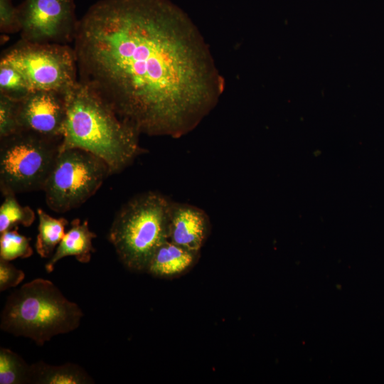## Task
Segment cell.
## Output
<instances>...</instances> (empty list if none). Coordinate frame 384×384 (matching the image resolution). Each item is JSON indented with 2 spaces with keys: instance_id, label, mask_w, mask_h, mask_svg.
<instances>
[{
  "instance_id": "6da1fadb",
  "label": "cell",
  "mask_w": 384,
  "mask_h": 384,
  "mask_svg": "<svg viewBox=\"0 0 384 384\" xmlns=\"http://www.w3.org/2000/svg\"><path fill=\"white\" fill-rule=\"evenodd\" d=\"M73 49L78 80L140 134H187L223 90L197 26L169 0L97 1L78 21Z\"/></svg>"
},
{
  "instance_id": "7a4b0ae2",
  "label": "cell",
  "mask_w": 384,
  "mask_h": 384,
  "mask_svg": "<svg viewBox=\"0 0 384 384\" xmlns=\"http://www.w3.org/2000/svg\"><path fill=\"white\" fill-rule=\"evenodd\" d=\"M66 116L60 150L78 148L102 159L111 174L144 152L140 132L122 119L93 90L79 80L65 92Z\"/></svg>"
},
{
  "instance_id": "3957f363",
  "label": "cell",
  "mask_w": 384,
  "mask_h": 384,
  "mask_svg": "<svg viewBox=\"0 0 384 384\" xmlns=\"http://www.w3.org/2000/svg\"><path fill=\"white\" fill-rule=\"evenodd\" d=\"M83 316L50 280L36 278L14 291L1 314V329L43 346L53 336L76 329Z\"/></svg>"
},
{
  "instance_id": "277c9868",
  "label": "cell",
  "mask_w": 384,
  "mask_h": 384,
  "mask_svg": "<svg viewBox=\"0 0 384 384\" xmlns=\"http://www.w3.org/2000/svg\"><path fill=\"white\" fill-rule=\"evenodd\" d=\"M172 201L154 191L138 194L117 213L108 239L129 270L145 272L156 250L169 240Z\"/></svg>"
},
{
  "instance_id": "5b68a950",
  "label": "cell",
  "mask_w": 384,
  "mask_h": 384,
  "mask_svg": "<svg viewBox=\"0 0 384 384\" xmlns=\"http://www.w3.org/2000/svg\"><path fill=\"white\" fill-rule=\"evenodd\" d=\"M61 139L20 131L1 139L3 196L43 190L60 151Z\"/></svg>"
},
{
  "instance_id": "8992f818",
  "label": "cell",
  "mask_w": 384,
  "mask_h": 384,
  "mask_svg": "<svg viewBox=\"0 0 384 384\" xmlns=\"http://www.w3.org/2000/svg\"><path fill=\"white\" fill-rule=\"evenodd\" d=\"M111 174L107 164L78 148L60 150L43 191L47 206L65 213L87 201Z\"/></svg>"
},
{
  "instance_id": "52a82bcc",
  "label": "cell",
  "mask_w": 384,
  "mask_h": 384,
  "mask_svg": "<svg viewBox=\"0 0 384 384\" xmlns=\"http://www.w3.org/2000/svg\"><path fill=\"white\" fill-rule=\"evenodd\" d=\"M1 58L24 75L32 90L65 93L78 81L75 51L68 44L21 40L4 53Z\"/></svg>"
},
{
  "instance_id": "ba28073f",
  "label": "cell",
  "mask_w": 384,
  "mask_h": 384,
  "mask_svg": "<svg viewBox=\"0 0 384 384\" xmlns=\"http://www.w3.org/2000/svg\"><path fill=\"white\" fill-rule=\"evenodd\" d=\"M17 9L22 41L73 43L79 21L74 0H23Z\"/></svg>"
},
{
  "instance_id": "9c48e42d",
  "label": "cell",
  "mask_w": 384,
  "mask_h": 384,
  "mask_svg": "<svg viewBox=\"0 0 384 384\" xmlns=\"http://www.w3.org/2000/svg\"><path fill=\"white\" fill-rule=\"evenodd\" d=\"M65 93L32 90L18 102L19 132L62 139L66 116Z\"/></svg>"
},
{
  "instance_id": "30bf717a",
  "label": "cell",
  "mask_w": 384,
  "mask_h": 384,
  "mask_svg": "<svg viewBox=\"0 0 384 384\" xmlns=\"http://www.w3.org/2000/svg\"><path fill=\"white\" fill-rule=\"evenodd\" d=\"M211 229L208 215L201 208L172 201L169 240L194 252H201Z\"/></svg>"
},
{
  "instance_id": "8fae6325",
  "label": "cell",
  "mask_w": 384,
  "mask_h": 384,
  "mask_svg": "<svg viewBox=\"0 0 384 384\" xmlns=\"http://www.w3.org/2000/svg\"><path fill=\"white\" fill-rule=\"evenodd\" d=\"M199 257L200 252L167 240L156 250L145 272L161 279L176 278L191 270Z\"/></svg>"
},
{
  "instance_id": "7c38bea8",
  "label": "cell",
  "mask_w": 384,
  "mask_h": 384,
  "mask_svg": "<svg viewBox=\"0 0 384 384\" xmlns=\"http://www.w3.org/2000/svg\"><path fill=\"white\" fill-rule=\"evenodd\" d=\"M95 238V233L90 230L87 220L81 222L79 218L73 220L71 228L65 233L55 252L46 264V270L51 272L60 260L68 256H74L81 263L89 262L92 253L95 252L92 240Z\"/></svg>"
},
{
  "instance_id": "4fadbf2b",
  "label": "cell",
  "mask_w": 384,
  "mask_h": 384,
  "mask_svg": "<svg viewBox=\"0 0 384 384\" xmlns=\"http://www.w3.org/2000/svg\"><path fill=\"white\" fill-rule=\"evenodd\" d=\"M94 380L80 366L65 363L52 366L39 361L31 365L30 383L37 384H87Z\"/></svg>"
},
{
  "instance_id": "5bb4252c",
  "label": "cell",
  "mask_w": 384,
  "mask_h": 384,
  "mask_svg": "<svg viewBox=\"0 0 384 384\" xmlns=\"http://www.w3.org/2000/svg\"><path fill=\"white\" fill-rule=\"evenodd\" d=\"M37 215L38 233L36 250L42 258L51 257L65 234V228L68 221L64 218H53L41 208L37 210Z\"/></svg>"
},
{
  "instance_id": "9a60e30c",
  "label": "cell",
  "mask_w": 384,
  "mask_h": 384,
  "mask_svg": "<svg viewBox=\"0 0 384 384\" xmlns=\"http://www.w3.org/2000/svg\"><path fill=\"white\" fill-rule=\"evenodd\" d=\"M31 366L17 353L6 348H0V383H30Z\"/></svg>"
},
{
  "instance_id": "2e32d148",
  "label": "cell",
  "mask_w": 384,
  "mask_h": 384,
  "mask_svg": "<svg viewBox=\"0 0 384 384\" xmlns=\"http://www.w3.org/2000/svg\"><path fill=\"white\" fill-rule=\"evenodd\" d=\"M0 206V234L21 225L30 226L35 220V213L28 206H21L15 195H5Z\"/></svg>"
},
{
  "instance_id": "e0dca14e",
  "label": "cell",
  "mask_w": 384,
  "mask_h": 384,
  "mask_svg": "<svg viewBox=\"0 0 384 384\" xmlns=\"http://www.w3.org/2000/svg\"><path fill=\"white\" fill-rule=\"evenodd\" d=\"M32 91L24 75L11 63L1 58L0 94L21 100Z\"/></svg>"
},
{
  "instance_id": "ac0fdd59",
  "label": "cell",
  "mask_w": 384,
  "mask_h": 384,
  "mask_svg": "<svg viewBox=\"0 0 384 384\" xmlns=\"http://www.w3.org/2000/svg\"><path fill=\"white\" fill-rule=\"evenodd\" d=\"M29 239L20 234L17 228L8 230L0 236V259L11 261L32 255Z\"/></svg>"
},
{
  "instance_id": "d6986e66",
  "label": "cell",
  "mask_w": 384,
  "mask_h": 384,
  "mask_svg": "<svg viewBox=\"0 0 384 384\" xmlns=\"http://www.w3.org/2000/svg\"><path fill=\"white\" fill-rule=\"evenodd\" d=\"M18 100L0 94V139L19 132Z\"/></svg>"
},
{
  "instance_id": "ffe728a7",
  "label": "cell",
  "mask_w": 384,
  "mask_h": 384,
  "mask_svg": "<svg viewBox=\"0 0 384 384\" xmlns=\"http://www.w3.org/2000/svg\"><path fill=\"white\" fill-rule=\"evenodd\" d=\"M0 31L4 34H11L21 31L17 7L12 0H0Z\"/></svg>"
},
{
  "instance_id": "44dd1931",
  "label": "cell",
  "mask_w": 384,
  "mask_h": 384,
  "mask_svg": "<svg viewBox=\"0 0 384 384\" xmlns=\"http://www.w3.org/2000/svg\"><path fill=\"white\" fill-rule=\"evenodd\" d=\"M25 277L23 270L17 269L9 261L0 259V291L16 287Z\"/></svg>"
}]
</instances>
